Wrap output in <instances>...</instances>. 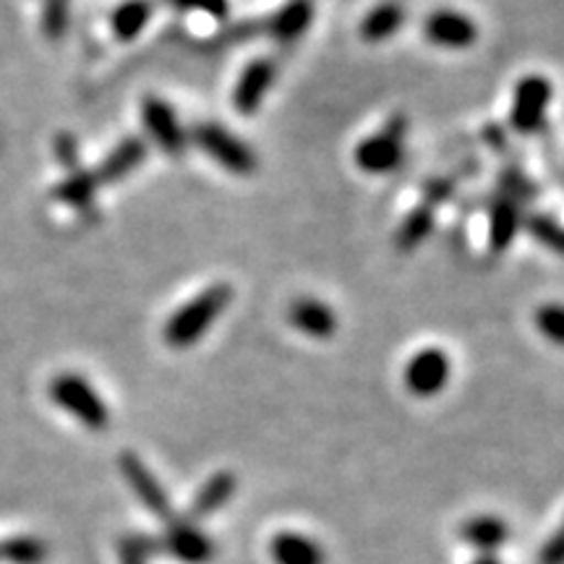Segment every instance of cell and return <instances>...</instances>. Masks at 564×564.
<instances>
[{
	"label": "cell",
	"mask_w": 564,
	"mask_h": 564,
	"mask_svg": "<svg viewBox=\"0 0 564 564\" xmlns=\"http://www.w3.org/2000/svg\"><path fill=\"white\" fill-rule=\"evenodd\" d=\"M552 102V82L546 76L531 74L518 82L512 97L510 123L518 133H539L546 126V110Z\"/></svg>",
	"instance_id": "4"
},
{
	"label": "cell",
	"mask_w": 564,
	"mask_h": 564,
	"mask_svg": "<svg viewBox=\"0 0 564 564\" xmlns=\"http://www.w3.org/2000/svg\"><path fill=\"white\" fill-rule=\"evenodd\" d=\"M45 30L51 37H58L66 30V0H51L45 13Z\"/></svg>",
	"instance_id": "30"
},
{
	"label": "cell",
	"mask_w": 564,
	"mask_h": 564,
	"mask_svg": "<svg viewBox=\"0 0 564 564\" xmlns=\"http://www.w3.org/2000/svg\"><path fill=\"white\" fill-rule=\"evenodd\" d=\"M165 3H171L173 9H178V11L207 13V17H212V19H225L230 11L228 0H165Z\"/></svg>",
	"instance_id": "28"
},
{
	"label": "cell",
	"mask_w": 564,
	"mask_h": 564,
	"mask_svg": "<svg viewBox=\"0 0 564 564\" xmlns=\"http://www.w3.org/2000/svg\"><path fill=\"white\" fill-rule=\"evenodd\" d=\"M162 549L183 564H204L215 556V544L194 523H171Z\"/></svg>",
	"instance_id": "11"
},
{
	"label": "cell",
	"mask_w": 564,
	"mask_h": 564,
	"mask_svg": "<svg viewBox=\"0 0 564 564\" xmlns=\"http://www.w3.org/2000/svg\"><path fill=\"white\" fill-rule=\"evenodd\" d=\"M434 230V209L426 207V204H421V207H415L411 215L405 217L403 225H400L398 236H394V246H398V251H413L415 246H421L426 241L429 236H432Z\"/></svg>",
	"instance_id": "21"
},
{
	"label": "cell",
	"mask_w": 564,
	"mask_h": 564,
	"mask_svg": "<svg viewBox=\"0 0 564 564\" xmlns=\"http://www.w3.org/2000/svg\"><path fill=\"white\" fill-rule=\"evenodd\" d=\"M474 564H502V562H499L494 554H478L476 560H474Z\"/></svg>",
	"instance_id": "33"
},
{
	"label": "cell",
	"mask_w": 564,
	"mask_h": 564,
	"mask_svg": "<svg viewBox=\"0 0 564 564\" xmlns=\"http://www.w3.org/2000/svg\"><path fill=\"white\" fill-rule=\"evenodd\" d=\"M141 118H144L147 131L152 133V139L158 141V147L171 158H178L186 150V133H183L178 118L171 105L160 97H147L141 105Z\"/></svg>",
	"instance_id": "9"
},
{
	"label": "cell",
	"mask_w": 564,
	"mask_h": 564,
	"mask_svg": "<svg viewBox=\"0 0 564 564\" xmlns=\"http://www.w3.org/2000/svg\"><path fill=\"white\" fill-rule=\"evenodd\" d=\"M150 19H152L150 0H126V3L118 6L116 13H112V32H116L118 40L131 42L147 30Z\"/></svg>",
	"instance_id": "20"
},
{
	"label": "cell",
	"mask_w": 564,
	"mask_h": 564,
	"mask_svg": "<svg viewBox=\"0 0 564 564\" xmlns=\"http://www.w3.org/2000/svg\"><path fill=\"white\" fill-rule=\"evenodd\" d=\"M51 398L61 408H66L70 415H76V421L84 423L91 432H100L110 423L108 405L102 403L95 387L79 377V373H61V377H55L51 384Z\"/></svg>",
	"instance_id": "2"
},
{
	"label": "cell",
	"mask_w": 564,
	"mask_h": 564,
	"mask_svg": "<svg viewBox=\"0 0 564 564\" xmlns=\"http://www.w3.org/2000/svg\"><path fill=\"white\" fill-rule=\"evenodd\" d=\"M147 158V144L139 137L123 139L121 144L112 150L108 158L102 160L100 171H97V181L100 183H116L131 175L141 165V160Z\"/></svg>",
	"instance_id": "16"
},
{
	"label": "cell",
	"mask_w": 564,
	"mask_h": 564,
	"mask_svg": "<svg viewBox=\"0 0 564 564\" xmlns=\"http://www.w3.org/2000/svg\"><path fill=\"white\" fill-rule=\"evenodd\" d=\"M121 474L126 481H129L131 491L137 494L139 502L147 507L152 514H158L160 520H171L173 518V505L171 497H167L165 489H162L158 476L147 468L144 460L137 453H121Z\"/></svg>",
	"instance_id": "6"
},
{
	"label": "cell",
	"mask_w": 564,
	"mask_h": 564,
	"mask_svg": "<svg viewBox=\"0 0 564 564\" xmlns=\"http://www.w3.org/2000/svg\"><path fill=\"white\" fill-rule=\"evenodd\" d=\"M449 371H453V366H449L447 352L442 348H426L408 361L405 387L419 398H432L447 387Z\"/></svg>",
	"instance_id": "7"
},
{
	"label": "cell",
	"mask_w": 564,
	"mask_h": 564,
	"mask_svg": "<svg viewBox=\"0 0 564 564\" xmlns=\"http://www.w3.org/2000/svg\"><path fill=\"white\" fill-rule=\"evenodd\" d=\"M312 0H291V3H285L278 13H274V19L270 21V32L274 34V40L280 42H295L308 26H312Z\"/></svg>",
	"instance_id": "18"
},
{
	"label": "cell",
	"mask_w": 564,
	"mask_h": 564,
	"mask_svg": "<svg viewBox=\"0 0 564 564\" xmlns=\"http://www.w3.org/2000/svg\"><path fill=\"white\" fill-rule=\"evenodd\" d=\"M236 489H238L236 476L228 474V470L215 474L199 491H196L194 505H192V518L199 520V518H209V514L220 512L223 507L230 502Z\"/></svg>",
	"instance_id": "17"
},
{
	"label": "cell",
	"mask_w": 564,
	"mask_h": 564,
	"mask_svg": "<svg viewBox=\"0 0 564 564\" xmlns=\"http://www.w3.org/2000/svg\"><path fill=\"white\" fill-rule=\"evenodd\" d=\"M405 133H408V118L394 116L382 131L373 137L364 139L356 150V162L364 173L371 175H387L398 171L400 162L405 158Z\"/></svg>",
	"instance_id": "3"
},
{
	"label": "cell",
	"mask_w": 564,
	"mask_h": 564,
	"mask_svg": "<svg viewBox=\"0 0 564 564\" xmlns=\"http://www.w3.org/2000/svg\"><path fill=\"white\" fill-rule=\"evenodd\" d=\"M270 554L274 564H327V554L319 541L295 531H282L272 539Z\"/></svg>",
	"instance_id": "13"
},
{
	"label": "cell",
	"mask_w": 564,
	"mask_h": 564,
	"mask_svg": "<svg viewBox=\"0 0 564 564\" xmlns=\"http://www.w3.org/2000/svg\"><path fill=\"white\" fill-rule=\"evenodd\" d=\"M541 564H564V525L546 541L544 549L539 552Z\"/></svg>",
	"instance_id": "31"
},
{
	"label": "cell",
	"mask_w": 564,
	"mask_h": 564,
	"mask_svg": "<svg viewBox=\"0 0 564 564\" xmlns=\"http://www.w3.org/2000/svg\"><path fill=\"white\" fill-rule=\"evenodd\" d=\"M58 158L66 162L68 167L76 165V144H74V139H70V137H61L58 139Z\"/></svg>",
	"instance_id": "32"
},
{
	"label": "cell",
	"mask_w": 564,
	"mask_h": 564,
	"mask_svg": "<svg viewBox=\"0 0 564 564\" xmlns=\"http://www.w3.org/2000/svg\"><path fill=\"white\" fill-rule=\"evenodd\" d=\"M520 225H523V209H520L518 202L505 199V196H497V199L489 202V243L494 253L507 251V246L514 241Z\"/></svg>",
	"instance_id": "14"
},
{
	"label": "cell",
	"mask_w": 564,
	"mask_h": 564,
	"mask_svg": "<svg viewBox=\"0 0 564 564\" xmlns=\"http://www.w3.org/2000/svg\"><path fill=\"white\" fill-rule=\"evenodd\" d=\"M152 549L144 539H126L121 544V564H150Z\"/></svg>",
	"instance_id": "29"
},
{
	"label": "cell",
	"mask_w": 564,
	"mask_h": 564,
	"mask_svg": "<svg viewBox=\"0 0 564 564\" xmlns=\"http://www.w3.org/2000/svg\"><path fill=\"white\" fill-rule=\"evenodd\" d=\"M423 34L426 40L436 47H447V51H465L470 47L478 37V26L474 19L465 17L460 11L442 9L429 13L426 21H423Z\"/></svg>",
	"instance_id": "8"
},
{
	"label": "cell",
	"mask_w": 564,
	"mask_h": 564,
	"mask_svg": "<svg viewBox=\"0 0 564 564\" xmlns=\"http://www.w3.org/2000/svg\"><path fill=\"white\" fill-rule=\"evenodd\" d=\"M499 196L525 204L539 196V186H535L520 167H505V171L499 173Z\"/></svg>",
	"instance_id": "23"
},
{
	"label": "cell",
	"mask_w": 564,
	"mask_h": 564,
	"mask_svg": "<svg viewBox=\"0 0 564 564\" xmlns=\"http://www.w3.org/2000/svg\"><path fill=\"white\" fill-rule=\"evenodd\" d=\"M232 301L230 285H212L202 291L194 301L183 303L165 324V343L173 348H188V345L199 343L204 333L217 322V316L225 312V306Z\"/></svg>",
	"instance_id": "1"
},
{
	"label": "cell",
	"mask_w": 564,
	"mask_h": 564,
	"mask_svg": "<svg viewBox=\"0 0 564 564\" xmlns=\"http://www.w3.org/2000/svg\"><path fill=\"white\" fill-rule=\"evenodd\" d=\"M525 230L531 232L539 243H544L554 253L564 257V225L556 223L549 215H528L525 217Z\"/></svg>",
	"instance_id": "24"
},
{
	"label": "cell",
	"mask_w": 564,
	"mask_h": 564,
	"mask_svg": "<svg viewBox=\"0 0 564 564\" xmlns=\"http://www.w3.org/2000/svg\"><path fill=\"white\" fill-rule=\"evenodd\" d=\"M535 327L554 345H564V306L562 303H546L535 308Z\"/></svg>",
	"instance_id": "26"
},
{
	"label": "cell",
	"mask_w": 564,
	"mask_h": 564,
	"mask_svg": "<svg viewBox=\"0 0 564 564\" xmlns=\"http://www.w3.org/2000/svg\"><path fill=\"white\" fill-rule=\"evenodd\" d=\"M460 539L481 554H494L510 539V528L497 514H476L460 525Z\"/></svg>",
	"instance_id": "15"
},
{
	"label": "cell",
	"mask_w": 564,
	"mask_h": 564,
	"mask_svg": "<svg viewBox=\"0 0 564 564\" xmlns=\"http://www.w3.org/2000/svg\"><path fill=\"white\" fill-rule=\"evenodd\" d=\"M97 186H100V181H97L95 173L74 171L66 181L61 183L58 192H55V196H58L61 202L70 204V207L84 209V207H89L91 199H95Z\"/></svg>",
	"instance_id": "22"
},
{
	"label": "cell",
	"mask_w": 564,
	"mask_h": 564,
	"mask_svg": "<svg viewBox=\"0 0 564 564\" xmlns=\"http://www.w3.org/2000/svg\"><path fill=\"white\" fill-rule=\"evenodd\" d=\"M194 141L199 144V150L209 154L212 160H217L225 171L232 175H251L257 171V154L243 144L241 139L232 137L230 131H225L217 123H202L194 129Z\"/></svg>",
	"instance_id": "5"
},
{
	"label": "cell",
	"mask_w": 564,
	"mask_h": 564,
	"mask_svg": "<svg viewBox=\"0 0 564 564\" xmlns=\"http://www.w3.org/2000/svg\"><path fill=\"white\" fill-rule=\"evenodd\" d=\"M288 319L295 329H301L303 335L314 337V340H327L337 333V316L333 308L324 301L316 299H299L288 312Z\"/></svg>",
	"instance_id": "12"
},
{
	"label": "cell",
	"mask_w": 564,
	"mask_h": 564,
	"mask_svg": "<svg viewBox=\"0 0 564 564\" xmlns=\"http://www.w3.org/2000/svg\"><path fill=\"white\" fill-rule=\"evenodd\" d=\"M274 76H278V66L270 58H257L246 66L236 89H232V105H236L241 116H253L259 110L264 95L274 84Z\"/></svg>",
	"instance_id": "10"
},
{
	"label": "cell",
	"mask_w": 564,
	"mask_h": 564,
	"mask_svg": "<svg viewBox=\"0 0 564 564\" xmlns=\"http://www.w3.org/2000/svg\"><path fill=\"white\" fill-rule=\"evenodd\" d=\"M405 21V9L394 0H387V3H379L377 9H371L361 21V37L366 42H384L390 40L394 32L403 30Z\"/></svg>",
	"instance_id": "19"
},
{
	"label": "cell",
	"mask_w": 564,
	"mask_h": 564,
	"mask_svg": "<svg viewBox=\"0 0 564 564\" xmlns=\"http://www.w3.org/2000/svg\"><path fill=\"white\" fill-rule=\"evenodd\" d=\"M0 556L11 564H40L47 556V549L37 539H11L0 546Z\"/></svg>",
	"instance_id": "25"
},
{
	"label": "cell",
	"mask_w": 564,
	"mask_h": 564,
	"mask_svg": "<svg viewBox=\"0 0 564 564\" xmlns=\"http://www.w3.org/2000/svg\"><path fill=\"white\" fill-rule=\"evenodd\" d=\"M457 192V178L453 175H442V178H432L423 183V204L426 207H440L447 199H453V194Z\"/></svg>",
	"instance_id": "27"
}]
</instances>
